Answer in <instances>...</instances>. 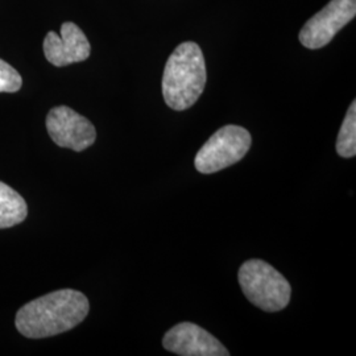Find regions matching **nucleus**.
<instances>
[{
    "mask_svg": "<svg viewBox=\"0 0 356 356\" xmlns=\"http://www.w3.org/2000/svg\"><path fill=\"white\" fill-rule=\"evenodd\" d=\"M252 145L251 134L241 126L219 128L198 151L194 166L202 175H213L239 163Z\"/></svg>",
    "mask_w": 356,
    "mask_h": 356,
    "instance_id": "20e7f679",
    "label": "nucleus"
},
{
    "mask_svg": "<svg viewBox=\"0 0 356 356\" xmlns=\"http://www.w3.org/2000/svg\"><path fill=\"white\" fill-rule=\"evenodd\" d=\"M28 206L24 198L17 193L0 182V229L13 227L26 220Z\"/></svg>",
    "mask_w": 356,
    "mask_h": 356,
    "instance_id": "1a4fd4ad",
    "label": "nucleus"
},
{
    "mask_svg": "<svg viewBox=\"0 0 356 356\" xmlns=\"http://www.w3.org/2000/svg\"><path fill=\"white\" fill-rule=\"evenodd\" d=\"M206 85L204 53L195 42H182L169 56L163 76L165 103L176 111L191 108Z\"/></svg>",
    "mask_w": 356,
    "mask_h": 356,
    "instance_id": "f03ea898",
    "label": "nucleus"
},
{
    "mask_svg": "<svg viewBox=\"0 0 356 356\" xmlns=\"http://www.w3.org/2000/svg\"><path fill=\"white\" fill-rule=\"evenodd\" d=\"M90 51L89 40L74 23H64L61 26V36L56 32H49L44 40L47 60L58 67L88 60Z\"/></svg>",
    "mask_w": 356,
    "mask_h": 356,
    "instance_id": "6e6552de",
    "label": "nucleus"
},
{
    "mask_svg": "<svg viewBox=\"0 0 356 356\" xmlns=\"http://www.w3.org/2000/svg\"><path fill=\"white\" fill-rule=\"evenodd\" d=\"M337 153L343 159H353L356 154V102L351 103L346 114L337 139Z\"/></svg>",
    "mask_w": 356,
    "mask_h": 356,
    "instance_id": "9d476101",
    "label": "nucleus"
},
{
    "mask_svg": "<svg viewBox=\"0 0 356 356\" xmlns=\"http://www.w3.org/2000/svg\"><path fill=\"white\" fill-rule=\"evenodd\" d=\"M164 348L181 356H229L227 348L209 331L191 322H181L166 331Z\"/></svg>",
    "mask_w": 356,
    "mask_h": 356,
    "instance_id": "0eeeda50",
    "label": "nucleus"
},
{
    "mask_svg": "<svg viewBox=\"0 0 356 356\" xmlns=\"http://www.w3.org/2000/svg\"><path fill=\"white\" fill-rule=\"evenodd\" d=\"M47 129L58 147L82 152L97 139V131L85 116L66 106L54 107L47 116Z\"/></svg>",
    "mask_w": 356,
    "mask_h": 356,
    "instance_id": "423d86ee",
    "label": "nucleus"
},
{
    "mask_svg": "<svg viewBox=\"0 0 356 356\" xmlns=\"http://www.w3.org/2000/svg\"><path fill=\"white\" fill-rule=\"evenodd\" d=\"M89 310V300L83 293L63 289L23 306L15 325L26 338H48L74 329L88 317Z\"/></svg>",
    "mask_w": 356,
    "mask_h": 356,
    "instance_id": "f257e3e1",
    "label": "nucleus"
},
{
    "mask_svg": "<svg viewBox=\"0 0 356 356\" xmlns=\"http://www.w3.org/2000/svg\"><path fill=\"white\" fill-rule=\"evenodd\" d=\"M238 277L244 296L256 307L275 313L289 305L291 284L267 261L260 259L245 261L239 269Z\"/></svg>",
    "mask_w": 356,
    "mask_h": 356,
    "instance_id": "7ed1b4c3",
    "label": "nucleus"
},
{
    "mask_svg": "<svg viewBox=\"0 0 356 356\" xmlns=\"http://www.w3.org/2000/svg\"><path fill=\"white\" fill-rule=\"evenodd\" d=\"M23 79L16 69L0 60V92H16L22 89Z\"/></svg>",
    "mask_w": 356,
    "mask_h": 356,
    "instance_id": "9b49d317",
    "label": "nucleus"
},
{
    "mask_svg": "<svg viewBox=\"0 0 356 356\" xmlns=\"http://www.w3.org/2000/svg\"><path fill=\"white\" fill-rule=\"evenodd\" d=\"M355 15L356 0H331L322 11L309 19L301 29V44L307 49L323 48Z\"/></svg>",
    "mask_w": 356,
    "mask_h": 356,
    "instance_id": "39448f33",
    "label": "nucleus"
}]
</instances>
